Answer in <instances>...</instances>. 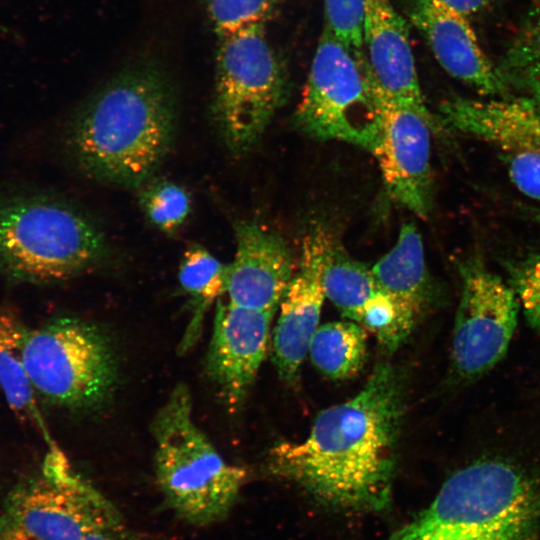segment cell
<instances>
[{
    "label": "cell",
    "mask_w": 540,
    "mask_h": 540,
    "mask_svg": "<svg viewBox=\"0 0 540 540\" xmlns=\"http://www.w3.org/2000/svg\"><path fill=\"white\" fill-rule=\"evenodd\" d=\"M228 264L222 263L204 247L189 246L180 261L178 280L182 290L190 297L193 316L182 341L188 349L199 337L202 319L208 307L226 294Z\"/></svg>",
    "instance_id": "cell-20"
},
{
    "label": "cell",
    "mask_w": 540,
    "mask_h": 540,
    "mask_svg": "<svg viewBox=\"0 0 540 540\" xmlns=\"http://www.w3.org/2000/svg\"><path fill=\"white\" fill-rule=\"evenodd\" d=\"M357 323L371 331L383 349L390 353L405 341L398 325L396 308L392 300L379 289L363 306Z\"/></svg>",
    "instance_id": "cell-27"
},
{
    "label": "cell",
    "mask_w": 540,
    "mask_h": 540,
    "mask_svg": "<svg viewBox=\"0 0 540 540\" xmlns=\"http://www.w3.org/2000/svg\"><path fill=\"white\" fill-rule=\"evenodd\" d=\"M274 312L217 301L205 371L230 409L242 404L265 359Z\"/></svg>",
    "instance_id": "cell-13"
},
{
    "label": "cell",
    "mask_w": 540,
    "mask_h": 540,
    "mask_svg": "<svg viewBox=\"0 0 540 540\" xmlns=\"http://www.w3.org/2000/svg\"><path fill=\"white\" fill-rule=\"evenodd\" d=\"M146 184L139 195L140 207L145 217L161 232L173 234L189 215V193L172 181L158 180Z\"/></svg>",
    "instance_id": "cell-24"
},
{
    "label": "cell",
    "mask_w": 540,
    "mask_h": 540,
    "mask_svg": "<svg viewBox=\"0 0 540 540\" xmlns=\"http://www.w3.org/2000/svg\"><path fill=\"white\" fill-rule=\"evenodd\" d=\"M365 59L357 60L325 22L295 112L303 132L372 153L381 131V109L365 74Z\"/></svg>",
    "instance_id": "cell-8"
},
{
    "label": "cell",
    "mask_w": 540,
    "mask_h": 540,
    "mask_svg": "<svg viewBox=\"0 0 540 540\" xmlns=\"http://www.w3.org/2000/svg\"><path fill=\"white\" fill-rule=\"evenodd\" d=\"M462 291L452 340V364L463 379H475L506 354L513 337L519 302L512 287L482 262L460 266Z\"/></svg>",
    "instance_id": "cell-10"
},
{
    "label": "cell",
    "mask_w": 540,
    "mask_h": 540,
    "mask_svg": "<svg viewBox=\"0 0 540 540\" xmlns=\"http://www.w3.org/2000/svg\"><path fill=\"white\" fill-rule=\"evenodd\" d=\"M403 414L402 378L390 363H378L354 397L318 414L304 440L275 445L269 467L326 503L381 509Z\"/></svg>",
    "instance_id": "cell-1"
},
{
    "label": "cell",
    "mask_w": 540,
    "mask_h": 540,
    "mask_svg": "<svg viewBox=\"0 0 540 540\" xmlns=\"http://www.w3.org/2000/svg\"><path fill=\"white\" fill-rule=\"evenodd\" d=\"M331 239L321 227L303 239L300 267L280 304L272 337L273 362L280 377L293 382L318 328L325 298L323 268Z\"/></svg>",
    "instance_id": "cell-14"
},
{
    "label": "cell",
    "mask_w": 540,
    "mask_h": 540,
    "mask_svg": "<svg viewBox=\"0 0 540 540\" xmlns=\"http://www.w3.org/2000/svg\"><path fill=\"white\" fill-rule=\"evenodd\" d=\"M483 447L415 522L450 540H526L540 512V436Z\"/></svg>",
    "instance_id": "cell-3"
},
{
    "label": "cell",
    "mask_w": 540,
    "mask_h": 540,
    "mask_svg": "<svg viewBox=\"0 0 540 540\" xmlns=\"http://www.w3.org/2000/svg\"><path fill=\"white\" fill-rule=\"evenodd\" d=\"M234 232L236 252L228 264V302L275 311L294 276L288 246L278 234L252 221L236 222Z\"/></svg>",
    "instance_id": "cell-15"
},
{
    "label": "cell",
    "mask_w": 540,
    "mask_h": 540,
    "mask_svg": "<svg viewBox=\"0 0 540 540\" xmlns=\"http://www.w3.org/2000/svg\"><path fill=\"white\" fill-rule=\"evenodd\" d=\"M499 71L506 82L523 87L540 108V10L529 19Z\"/></svg>",
    "instance_id": "cell-23"
},
{
    "label": "cell",
    "mask_w": 540,
    "mask_h": 540,
    "mask_svg": "<svg viewBox=\"0 0 540 540\" xmlns=\"http://www.w3.org/2000/svg\"><path fill=\"white\" fill-rule=\"evenodd\" d=\"M364 70L381 109V131L372 151L389 195L416 215L428 216L433 201L430 133L441 128L415 109L388 98Z\"/></svg>",
    "instance_id": "cell-12"
},
{
    "label": "cell",
    "mask_w": 540,
    "mask_h": 540,
    "mask_svg": "<svg viewBox=\"0 0 540 540\" xmlns=\"http://www.w3.org/2000/svg\"><path fill=\"white\" fill-rule=\"evenodd\" d=\"M192 408L188 387L178 384L158 409L151 424L155 476L170 509L186 523L206 527L228 516L247 472L222 457Z\"/></svg>",
    "instance_id": "cell-5"
},
{
    "label": "cell",
    "mask_w": 540,
    "mask_h": 540,
    "mask_svg": "<svg viewBox=\"0 0 540 540\" xmlns=\"http://www.w3.org/2000/svg\"><path fill=\"white\" fill-rule=\"evenodd\" d=\"M363 43L369 72L391 100L439 121L425 105L405 20L389 0H366Z\"/></svg>",
    "instance_id": "cell-17"
},
{
    "label": "cell",
    "mask_w": 540,
    "mask_h": 540,
    "mask_svg": "<svg viewBox=\"0 0 540 540\" xmlns=\"http://www.w3.org/2000/svg\"><path fill=\"white\" fill-rule=\"evenodd\" d=\"M0 540H36L0 515Z\"/></svg>",
    "instance_id": "cell-32"
},
{
    "label": "cell",
    "mask_w": 540,
    "mask_h": 540,
    "mask_svg": "<svg viewBox=\"0 0 540 540\" xmlns=\"http://www.w3.org/2000/svg\"><path fill=\"white\" fill-rule=\"evenodd\" d=\"M442 122L497 150L517 189L540 200V108L529 97H455L440 106Z\"/></svg>",
    "instance_id": "cell-11"
},
{
    "label": "cell",
    "mask_w": 540,
    "mask_h": 540,
    "mask_svg": "<svg viewBox=\"0 0 540 540\" xmlns=\"http://www.w3.org/2000/svg\"><path fill=\"white\" fill-rule=\"evenodd\" d=\"M534 217L540 223V210L535 212Z\"/></svg>",
    "instance_id": "cell-33"
},
{
    "label": "cell",
    "mask_w": 540,
    "mask_h": 540,
    "mask_svg": "<svg viewBox=\"0 0 540 540\" xmlns=\"http://www.w3.org/2000/svg\"><path fill=\"white\" fill-rule=\"evenodd\" d=\"M215 64L211 118L228 151L243 155L260 140L283 104L286 72L264 25L218 38Z\"/></svg>",
    "instance_id": "cell-6"
},
{
    "label": "cell",
    "mask_w": 540,
    "mask_h": 540,
    "mask_svg": "<svg viewBox=\"0 0 540 540\" xmlns=\"http://www.w3.org/2000/svg\"><path fill=\"white\" fill-rule=\"evenodd\" d=\"M312 363L332 379L350 378L360 372L367 357L365 329L353 321L318 326L310 345Z\"/></svg>",
    "instance_id": "cell-21"
},
{
    "label": "cell",
    "mask_w": 540,
    "mask_h": 540,
    "mask_svg": "<svg viewBox=\"0 0 540 540\" xmlns=\"http://www.w3.org/2000/svg\"><path fill=\"white\" fill-rule=\"evenodd\" d=\"M366 0H324L326 23L358 60L363 55V20Z\"/></svg>",
    "instance_id": "cell-26"
},
{
    "label": "cell",
    "mask_w": 540,
    "mask_h": 540,
    "mask_svg": "<svg viewBox=\"0 0 540 540\" xmlns=\"http://www.w3.org/2000/svg\"><path fill=\"white\" fill-rule=\"evenodd\" d=\"M389 540H450L438 536L413 522L409 526L397 532Z\"/></svg>",
    "instance_id": "cell-29"
},
{
    "label": "cell",
    "mask_w": 540,
    "mask_h": 540,
    "mask_svg": "<svg viewBox=\"0 0 540 540\" xmlns=\"http://www.w3.org/2000/svg\"><path fill=\"white\" fill-rule=\"evenodd\" d=\"M28 328L11 309L0 307V390L12 412L22 422L40 430L50 450L57 449L37 405V393L23 360Z\"/></svg>",
    "instance_id": "cell-19"
},
{
    "label": "cell",
    "mask_w": 540,
    "mask_h": 540,
    "mask_svg": "<svg viewBox=\"0 0 540 540\" xmlns=\"http://www.w3.org/2000/svg\"><path fill=\"white\" fill-rule=\"evenodd\" d=\"M23 360L32 385L50 404L73 409L105 402L115 389L114 346L92 323L60 317L28 329Z\"/></svg>",
    "instance_id": "cell-7"
},
{
    "label": "cell",
    "mask_w": 540,
    "mask_h": 540,
    "mask_svg": "<svg viewBox=\"0 0 540 540\" xmlns=\"http://www.w3.org/2000/svg\"><path fill=\"white\" fill-rule=\"evenodd\" d=\"M407 13L439 64L483 95H501L507 82L482 51L467 16L439 0H408Z\"/></svg>",
    "instance_id": "cell-16"
},
{
    "label": "cell",
    "mask_w": 540,
    "mask_h": 540,
    "mask_svg": "<svg viewBox=\"0 0 540 540\" xmlns=\"http://www.w3.org/2000/svg\"><path fill=\"white\" fill-rule=\"evenodd\" d=\"M510 286L516 294L527 322L540 333V253L512 266Z\"/></svg>",
    "instance_id": "cell-28"
},
{
    "label": "cell",
    "mask_w": 540,
    "mask_h": 540,
    "mask_svg": "<svg viewBox=\"0 0 540 540\" xmlns=\"http://www.w3.org/2000/svg\"><path fill=\"white\" fill-rule=\"evenodd\" d=\"M377 288L393 302L406 339L430 299L421 234L413 222L401 226L396 244L371 268Z\"/></svg>",
    "instance_id": "cell-18"
},
{
    "label": "cell",
    "mask_w": 540,
    "mask_h": 540,
    "mask_svg": "<svg viewBox=\"0 0 540 540\" xmlns=\"http://www.w3.org/2000/svg\"><path fill=\"white\" fill-rule=\"evenodd\" d=\"M217 38L252 25H265L282 0H201Z\"/></svg>",
    "instance_id": "cell-25"
},
{
    "label": "cell",
    "mask_w": 540,
    "mask_h": 540,
    "mask_svg": "<svg viewBox=\"0 0 540 540\" xmlns=\"http://www.w3.org/2000/svg\"><path fill=\"white\" fill-rule=\"evenodd\" d=\"M177 117L171 73L155 58L138 59L78 107L66 128V151L91 179L139 188L167 156Z\"/></svg>",
    "instance_id": "cell-2"
},
{
    "label": "cell",
    "mask_w": 540,
    "mask_h": 540,
    "mask_svg": "<svg viewBox=\"0 0 540 540\" xmlns=\"http://www.w3.org/2000/svg\"><path fill=\"white\" fill-rule=\"evenodd\" d=\"M109 245L72 203L31 190L0 192V273L27 283L70 279L100 264Z\"/></svg>",
    "instance_id": "cell-4"
},
{
    "label": "cell",
    "mask_w": 540,
    "mask_h": 540,
    "mask_svg": "<svg viewBox=\"0 0 540 540\" xmlns=\"http://www.w3.org/2000/svg\"><path fill=\"white\" fill-rule=\"evenodd\" d=\"M82 540H127L125 525L103 526L89 531Z\"/></svg>",
    "instance_id": "cell-30"
},
{
    "label": "cell",
    "mask_w": 540,
    "mask_h": 540,
    "mask_svg": "<svg viewBox=\"0 0 540 540\" xmlns=\"http://www.w3.org/2000/svg\"><path fill=\"white\" fill-rule=\"evenodd\" d=\"M36 540H82L91 530L124 525L116 507L50 450L40 472L17 483L0 513Z\"/></svg>",
    "instance_id": "cell-9"
},
{
    "label": "cell",
    "mask_w": 540,
    "mask_h": 540,
    "mask_svg": "<svg viewBox=\"0 0 540 540\" xmlns=\"http://www.w3.org/2000/svg\"><path fill=\"white\" fill-rule=\"evenodd\" d=\"M322 282L325 297L344 317L355 322L365 303L378 289L372 270L332 242L326 254Z\"/></svg>",
    "instance_id": "cell-22"
},
{
    "label": "cell",
    "mask_w": 540,
    "mask_h": 540,
    "mask_svg": "<svg viewBox=\"0 0 540 540\" xmlns=\"http://www.w3.org/2000/svg\"><path fill=\"white\" fill-rule=\"evenodd\" d=\"M465 16L485 8L492 0H439Z\"/></svg>",
    "instance_id": "cell-31"
}]
</instances>
